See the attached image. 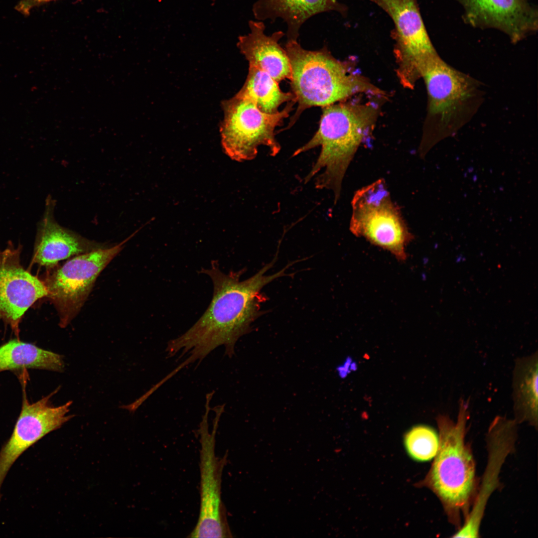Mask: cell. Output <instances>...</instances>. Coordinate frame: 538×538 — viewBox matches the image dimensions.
<instances>
[{
	"instance_id": "obj_1",
	"label": "cell",
	"mask_w": 538,
	"mask_h": 538,
	"mask_svg": "<svg viewBox=\"0 0 538 538\" xmlns=\"http://www.w3.org/2000/svg\"><path fill=\"white\" fill-rule=\"evenodd\" d=\"M277 255L253 276L244 280V269L222 272L216 261L200 272L208 275L213 284L211 301L203 315L185 332L170 340L165 349L167 358L178 356L185 359L168 375L171 378L185 367L200 363L217 347H225V355L235 354L238 340L251 331V324L264 314L261 305L268 299L263 288L276 278L286 276V270L293 263L271 275L266 272L275 263Z\"/></svg>"
},
{
	"instance_id": "obj_2",
	"label": "cell",
	"mask_w": 538,
	"mask_h": 538,
	"mask_svg": "<svg viewBox=\"0 0 538 538\" xmlns=\"http://www.w3.org/2000/svg\"><path fill=\"white\" fill-rule=\"evenodd\" d=\"M378 114L371 103H334L322 107L318 130L304 145L293 153L296 156L318 146L321 151L305 177L315 179V187L331 190L336 203L339 198L345 173L359 146L368 135Z\"/></svg>"
},
{
	"instance_id": "obj_3",
	"label": "cell",
	"mask_w": 538,
	"mask_h": 538,
	"mask_svg": "<svg viewBox=\"0 0 538 538\" xmlns=\"http://www.w3.org/2000/svg\"><path fill=\"white\" fill-rule=\"evenodd\" d=\"M427 114L419 149L423 157L437 143L455 136L469 123L484 102L483 84L446 63L439 56L424 67Z\"/></svg>"
},
{
	"instance_id": "obj_4",
	"label": "cell",
	"mask_w": 538,
	"mask_h": 538,
	"mask_svg": "<svg viewBox=\"0 0 538 538\" xmlns=\"http://www.w3.org/2000/svg\"><path fill=\"white\" fill-rule=\"evenodd\" d=\"M291 72L290 86L298 106L288 128L306 109L324 107L358 93L383 94L362 76L350 71L327 49L315 51L302 48L297 40H287L285 48Z\"/></svg>"
},
{
	"instance_id": "obj_5",
	"label": "cell",
	"mask_w": 538,
	"mask_h": 538,
	"mask_svg": "<svg viewBox=\"0 0 538 538\" xmlns=\"http://www.w3.org/2000/svg\"><path fill=\"white\" fill-rule=\"evenodd\" d=\"M467 404L462 402L457 421L448 416L438 418L439 445L426 478L418 486L431 488L447 506L459 509L467 503L472 492L475 465L464 443Z\"/></svg>"
},
{
	"instance_id": "obj_6",
	"label": "cell",
	"mask_w": 538,
	"mask_h": 538,
	"mask_svg": "<svg viewBox=\"0 0 538 538\" xmlns=\"http://www.w3.org/2000/svg\"><path fill=\"white\" fill-rule=\"evenodd\" d=\"M351 206L349 228L354 235L388 251L399 261L406 259V247L413 236L384 179L356 191Z\"/></svg>"
},
{
	"instance_id": "obj_7",
	"label": "cell",
	"mask_w": 538,
	"mask_h": 538,
	"mask_svg": "<svg viewBox=\"0 0 538 538\" xmlns=\"http://www.w3.org/2000/svg\"><path fill=\"white\" fill-rule=\"evenodd\" d=\"M295 103L290 101L281 111L268 114L237 94L224 100L220 131L225 151L232 159L243 161L255 158L258 147L265 145L270 155H276L281 147L275 137V129L289 116Z\"/></svg>"
},
{
	"instance_id": "obj_8",
	"label": "cell",
	"mask_w": 538,
	"mask_h": 538,
	"mask_svg": "<svg viewBox=\"0 0 538 538\" xmlns=\"http://www.w3.org/2000/svg\"><path fill=\"white\" fill-rule=\"evenodd\" d=\"M134 235L111 247H103L68 260L47 274L43 282L55 307L59 325L65 327L78 314L102 271Z\"/></svg>"
},
{
	"instance_id": "obj_9",
	"label": "cell",
	"mask_w": 538,
	"mask_h": 538,
	"mask_svg": "<svg viewBox=\"0 0 538 538\" xmlns=\"http://www.w3.org/2000/svg\"><path fill=\"white\" fill-rule=\"evenodd\" d=\"M213 395L206 396L205 412L199 424L200 504L197 522L190 534L191 538H227L231 532L221 499V476L223 462L216 454V436L224 404L214 407L212 430L210 431V402Z\"/></svg>"
},
{
	"instance_id": "obj_10",
	"label": "cell",
	"mask_w": 538,
	"mask_h": 538,
	"mask_svg": "<svg viewBox=\"0 0 538 538\" xmlns=\"http://www.w3.org/2000/svg\"><path fill=\"white\" fill-rule=\"evenodd\" d=\"M382 8L395 26L397 74L405 87L413 88L422 70L438 54L429 37L416 0H370Z\"/></svg>"
},
{
	"instance_id": "obj_11",
	"label": "cell",
	"mask_w": 538,
	"mask_h": 538,
	"mask_svg": "<svg viewBox=\"0 0 538 538\" xmlns=\"http://www.w3.org/2000/svg\"><path fill=\"white\" fill-rule=\"evenodd\" d=\"M21 246L9 242L0 248V322L18 336L20 320L28 309L47 296L43 281L25 270L20 263Z\"/></svg>"
},
{
	"instance_id": "obj_12",
	"label": "cell",
	"mask_w": 538,
	"mask_h": 538,
	"mask_svg": "<svg viewBox=\"0 0 538 538\" xmlns=\"http://www.w3.org/2000/svg\"><path fill=\"white\" fill-rule=\"evenodd\" d=\"M56 392L57 390L33 403L23 398L13 432L0 452V487L9 468L23 452L75 416L67 415L71 401L58 406L51 405L50 399Z\"/></svg>"
},
{
	"instance_id": "obj_13",
	"label": "cell",
	"mask_w": 538,
	"mask_h": 538,
	"mask_svg": "<svg viewBox=\"0 0 538 538\" xmlns=\"http://www.w3.org/2000/svg\"><path fill=\"white\" fill-rule=\"evenodd\" d=\"M464 9L463 19L479 28L497 29L513 43L538 29L537 8L527 0H458Z\"/></svg>"
},
{
	"instance_id": "obj_14",
	"label": "cell",
	"mask_w": 538,
	"mask_h": 538,
	"mask_svg": "<svg viewBox=\"0 0 538 538\" xmlns=\"http://www.w3.org/2000/svg\"><path fill=\"white\" fill-rule=\"evenodd\" d=\"M55 205L48 195L37 224L32 263L51 268L61 261L105 247L59 224L54 216Z\"/></svg>"
},
{
	"instance_id": "obj_15",
	"label": "cell",
	"mask_w": 538,
	"mask_h": 538,
	"mask_svg": "<svg viewBox=\"0 0 538 538\" xmlns=\"http://www.w3.org/2000/svg\"><path fill=\"white\" fill-rule=\"evenodd\" d=\"M249 26L250 33L239 37L237 46L249 66L262 70L278 83L286 79L290 80L289 59L285 49L278 43L285 33L279 30L266 35L265 24L261 20H251Z\"/></svg>"
},
{
	"instance_id": "obj_16",
	"label": "cell",
	"mask_w": 538,
	"mask_h": 538,
	"mask_svg": "<svg viewBox=\"0 0 538 538\" xmlns=\"http://www.w3.org/2000/svg\"><path fill=\"white\" fill-rule=\"evenodd\" d=\"M346 10L337 0H258L252 8L256 20L283 19L287 25V40H297L301 26L312 16L330 11L344 14Z\"/></svg>"
},
{
	"instance_id": "obj_17",
	"label": "cell",
	"mask_w": 538,
	"mask_h": 538,
	"mask_svg": "<svg viewBox=\"0 0 538 538\" xmlns=\"http://www.w3.org/2000/svg\"><path fill=\"white\" fill-rule=\"evenodd\" d=\"M538 355L519 359L514 371V408L517 422L538 423Z\"/></svg>"
},
{
	"instance_id": "obj_18",
	"label": "cell",
	"mask_w": 538,
	"mask_h": 538,
	"mask_svg": "<svg viewBox=\"0 0 538 538\" xmlns=\"http://www.w3.org/2000/svg\"><path fill=\"white\" fill-rule=\"evenodd\" d=\"M63 356L18 339L0 346V372L22 368L63 371Z\"/></svg>"
},
{
	"instance_id": "obj_19",
	"label": "cell",
	"mask_w": 538,
	"mask_h": 538,
	"mask_svg": "<svg viewBox=\"0 0 538 538\" xmlns=\"http://www.w3.org/2000/svg\"><path fill=\"white\" fill-rule=\"evenodd\" d=\"M236 94L249 100L261 112L268 114L278 113V108L284 103L295 101L292 92H282L278 83L269 74L254 66H249L246 81Z\"/></svg>"
},
{
	"instance_id": "obj_20",
	"label": "cell",
	"mask_w": 538,
	"mask_h": 538,
	"mask_svg": "<svg viewBox=\"0 0 538 538\" xmlns=\"http://www.w3.org/2000/svg\"><path fill=\"white\" fill-rule=\"evenodd\" d=\"M404 444L408 455L413 460L426 462L436 456L439 437L431 427L418 425L411 428L404 437Z\"/></svg>"
},
{
	"instance_id": "obj_21",
	"label": "cell",
	"mask_w": 538,
	"mask_h": 538,
	"mask_svg": "<svg viewBox=\"0 0 538 538\" xmlns=\"http://www.w3.org/2000/svg\"><path fill=\"white\" fill-rule=\"evenodd\" d=\"M55 0H20L15 6L16 10L24 15H28L33 7Z\"/></svg>"
}]
</instances>
